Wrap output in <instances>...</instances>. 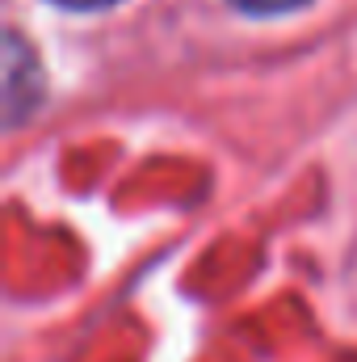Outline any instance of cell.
Segmentation results:
<instances>
[{
	"label": "cell",
	"instance_id": "obj_1",
	"mask_svg": "<svg viewBox=\"0 0 357 362\" xmlns=\"http://www.w3.org/2000/svg\"><path fill=\"white\" fill-rule=\"evenodd\" d=\"M30 64H34V59H30L25 42L13 34V38H8V51H4V76H8V85H4V105H8V118H13V122L25 114V101H21V93L38 97V76L30 81V72H25Z\"/></svg>",
	"mask_w": 357,
	"mask_h": 362
},
{
	"label": "cell",
	"instance_id": "obj_2",
	"mask_svg": "<svg viewBox=\"0 0 357 362\" xmlns=\"http://www.w3.org/2000/svg\"><path fill=\"white\" fill-rule=\"evenodd\" d=\"M236 8H244V13H257V17H265V13H290V8H303L307 0H231Z\"/></svg>",
	"mask_w": 357,
	"mask_h": 362
},
{
	"label": "cell",
	"instance_id": "obj_3",
	"mask_svg": "<svg viewBox=\"0 0 357 362\" xmlns=\"http://www.w3.org/2000/svg\"><path fill=\"white\" fill-rule=\"evenodd\" d=\"M51 4H59V8H76V13H89V8H109V4H118V0H51Z\"/></svg>",
	"mask_w": 357,
	"mask_h": 362
}]
</instances>
